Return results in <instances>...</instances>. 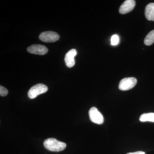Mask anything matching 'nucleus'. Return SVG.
Wrapping results in <instances>:
<instances>
[{
	"mask_svg": "<svg viewBox=\"0 0 154 154\" xmlns=\"http://www.w3.org/2000/svg\"><path fill=\"white\" fill-rule=\"evenodd\" d=\"M43 145L48 150L52 152H60L66 148V144L54 138H48L44 141Z\"/></svg>",
	"mask_w": 154,
	"mask_h": 154,
	"instance_id": "obj_1",
	"label": "nucleus"
},
{
	"mask_svg": "<svg viewBox=\"0 0 154 154\" xmlns=\"http://www.w3.org/2000/svg\"><path fill=\"white\" fill-rule=\"evenodd\" d=\"M48 88L43 84H38L30 88L28 92V96L31 99L36 98L38 95L46 93Z\"/></svg>",
	"mask_w": 154,
	"mask_h": 154,
	"instance_id": "obj_2",
	"label": "nucleus"
},
{
	"mask_svg": "<svg viewBox=\"0 0 154 154\" xmlns=\"http://www.w3.org/2000/svg\"><path fill=\"white\" fill-rule=\"evenodd\" d=\"M137 83V79L134 77L124 78L119 82V88L121 91H128L133 88L136 85Z\"/></svg>",
	"mask_w": 154,
	"mask_h": 154,
	"instance_id": "obj_3",
	"label": "nucleus"
},
{
	"mask_svg": "<svg viewBox=\"0 0 154 154\" xmlns=\"http://www.w3.org/2000/svg\"><path fill=\"white\" fill-rule=\"evenodd\" d=\"M89 115L91 121L97 124H102L104 121L102 113L95 107H91L89 111Z\"/></svg>",
	"mask_w": 154,
	"mask_h": 154,
	"instance_id": "obj_4",
	"label": "nucleus"
},
{
	"mask_svg": "<svg viewBox=\"0 0 154 154\" xmlns=\"http://www.w3.org/2000/svg\"><path fill=\"white\" fill-rule=\"evenodd\" d=\"M39 38L41 41L46 42H53L57 41L60 36L57 33L53 31H45L40 34Z\"/></svg>",
	"mask_w": 154,
	"mask_h": 154,
	"instance_id": "obj_5",
	"label": "nucleus"
},
{
	"mask_svg": "<svg viewBox=\"0 0 154 154\" xmlns=\"http://www.w3.org/2000/svg\"><path fill=\"white\" fill-rule=\"evenodd\" d=\"M27 50L30 53L38 55H44L48 51L47 48L41 45H33L28 47Z\"/></svg>",
	"mask_w": 154,
	"mask_h": 154,
	"instance_id": "obj_6",
	"label": "nucleus"
},
{
	"mask_svg": "<svg viewBox=\"0 0 154 154\" xmlns=\"http://www.w3.org/2000/svg\"><path fill=\"white\" fill-rule=\"evenodd\" d=\"M135 5V1L134 0H127L125 1L119 8V13L121 14H125L130 13L134 9Z\"/></svg>",
	"mask_w": 154,
	"mask_h": 154,
	"instance_id": "obj_7",
	"label": "nucleus"
},
{
	"mask_svg": "<svg viewBox=\"0 0 154 154\" xmlns=\"http://www.w3.org/2000/svg\"><path fill=\"white\" fill-rule=\"evenodd\" d=\"M77 51L75 49H72L67 53L65 57V62L67 66L71 68L75 64V57L77 55Z\"/></svg>",
	"mask_w": 154,
	"mask_h": 154,
	"instance_id": "obj_8",
	"label": "nucleus"
},
{
	"mask_svg": "<svg viewBox=\"0 0 154 154\" xmlns=\"http://www.w3.org/2000/svg\"><path fill=\"white\" fill-rule=\"evenodd\" d=\"M145 14L149 21H154V3H150L146 6Z\"/></svg>",
	"mask_w": 154,
	"mask_h": 154,
	"instance_id": "obj_9",
	"label": "nucleus"
},
{
	"mask_svg": "<svg viewBox=\"0 0 154 154\" xmlns=\"http://www.w3.org/2000/svg\"><path fill=\"white\" fill-rule=\"evenodd\" d=\"M140 120L142 122L147 121L154 122V113H143L140 116Z\"/></svg>",
	"mask_w": 154,
	"mask_h": 154,
	"instance_id": "obj_10",
	"label": "nucleus"
},
{
	"mask_svg": "<svg viewBox=\"0 0 154 154\" xmlns=\"http://www.w3.org/2000/svg\"><path fill=\"white\" fill-rule=\"evenodd\" d=\"M154 43V30H152L146 36L144 39L146 45H150Z\"/></svg>",
	"mask_w": 154,
	"mask_h": 154,
	"instance_id": "obj_11",
	"label": "nucleus"
},
{
	"mask_svg": "<svg viewBox=\"0 0 154 154\" xmlns=\"http://www.w3.org/2000/svg\"><path fill=\"white\" fill-rule=\"evenodd\" d=\"M119 36L117 35H113L111 38V44L113 45H117L119 43Z\"/></svg>",
	"mask_w": 154,
	"mask_h": 154,
	"instance_id": "obj_12",
	"label": "nucleus"
},
{
	"mask_svg": "<svg viewBox=\"0 0 154 154\" xmlns=\"http://www.w3.org/2000/svg\"><path fill=\"white\" fill-rule=\"evenodd\" d=\"M8 94V90L3 86H0V95L2 96H7Z\"/></svg>",
	"mask_w": 154,
	"mask_h": 154,
	"instance_id": "obj_13",
	"label": "nucleus"
},
{
	"mask_svg": "<svg viewBox=\"0 0 154 154\" xmlns=\"http://www.w3.org/2000/svg\"><path fill=\"white\" fill-rule=\"evenodd\" d=\"M126 154H145V152L142 151H137L134 152H130Z\"/></svg>",
	"mask_w": 154,
	"mask_h": 154,
	"instance_id": "obj_14",
	"label": "nucleus"
}]
</instances>
